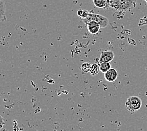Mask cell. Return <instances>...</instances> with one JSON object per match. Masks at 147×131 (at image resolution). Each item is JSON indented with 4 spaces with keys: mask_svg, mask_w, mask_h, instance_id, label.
Wrapping results in <instances>:
<instances>
[{
    "mask_svg": "<svg viewBox=\"0 0 147 131\" xmlns=\"http://www.w3.org/2000/svg\"><path fill=\"white\" fill-rule=\"evenodd\" d=\"M136 6V0H111L109 6L116 11L126 12Z\"/></svg>",
    "mask_w": 147,
    "mask_h": 131,
    "instance_id": "obj_1",
    "label": "cell"
},
{
    "mask_svg": "<svg viewBox=\"0 0 147 131\" xmlns=\"http://www.w3.org/2000/svg\"><path fill=\"white\" fill-rule=\"evenodd\" d=\"M142 101L139 97L136 96H131L127 99L125 103L126 109L130 112L134 113L141 109Z\"/></svg>",
    "mask_w": 147,
    "mask_h": 131,
    "instance_id": "obj_2",
    "label": "cell"
},
{
    "mask_svg": "<svg viewBox=\"0 0 147 131\" xmlns=\"http://www.w3.org/2000/svg\"><path fill=\"white\" fill-rule=\"evenodd\" d=\"M115 54L111 50H105L101 52V56H100L99 64L100 63L103 62H110L114 59Z\"/></svg>",
    "mask_w": 147,
    "mask_h": 131,
    "instance_id": "obj_3",
    "label": "cell"
},
{
    "mask_svg": "<svg viewBox=\"0 0 147 131\" xmlns=\"http://www.w3.org/2000/svg\"><path fill=\"white\" fill-rule=\"evenodd\" d=\"M118 76V71L114 68L109 69L105 73V79L108 82H114Z\"/></svg>",
    "mask_w": 147,
    "mask_h": 131,
    "instance_id": "obj_4",
    "label": "cell"
},
{
    "mask_svg": "<svg viewBox=\"0 0 147 131\" xmlns=\"http://www.w3.org/2000/svg\"><path fill=\"white\" fill-rule=\"evenodd\" d=\"M88 32L92 35H96L99 32L100 26L99 23L96 21H91L87 24Z\"/></svg>",
    "mask_w": 147,
    "mask_h": 131,
    "instance_id": "obj_5",
    "label": "cell"
},
{
    "mask_svg": "<svg viewBox=\"0 0 147 131\" xmlns=\"http://www.w3.org/2000/svg\"><path fill=\"white\" fill-rule=\"evenodd\" d=\"M95 21L98 22L101 28H105L108 25L109 20L105 16H102L101 15L96 14V20Z\"/></svg>",
    "mask_w": 147,
    "mask_h": 131,
    "instance_id": "obj_6",
    "label": "cell"
},
{
    "mask_svg": "<svg viewBox=\"0 0 147 131\" xmlns=\"http://www.w3.org/2000/svg\"><path fill=\"white\" fill-rule=\"evenodd\" d=\"M6 20V5L4 1L0 0V22H5Z\"/></svg>",
    "mask_w": 147,
    "mask_h": 131,
    "instance_id": "obj_7",
    "label": "cell"
},
{
    "mask_svg": "<svg viewBox=\"0 0 147 131\" xmlns=\"http://www.w3.org/2000/svg\"><path fill=\"white\" fill-rule=\"evenodd\" d=\"M94 5L98 8H107V6H109L106 0H92Z\"/></svg>",
    "mask_w": 147,
    "mask_h": 131,
    "instance_id": "obj_8",
    "label": "cell"
},
{
    "mask_svg": "<svg viewBox=\"0 0 147 131\" xmlns=\"http://www.w3.org/2000/svg\"><path fill=\"white\" fill-rule=\"evenodd\" d=\"M100 71L99 65L97 63L92 64L91 66V69H90V73L92 76H96L98 75Z\"/></svg>",
    "mask_w": 147,
    "mask_h": 131,
    "instance_id": "obj_9",
    "label": "cell"
},
{
    "mask_svg": "<svg viewBox=\"0 0 147 131\" xmlns=\"http://www.w3.org/2000/svg\"><path fill=\"white\" fill-rule=\"evenodd\" d=\"M99 68H100V71L103 73H105L106 71L111 69V64L110 62H103L99 64Z\"/></svg>",
    "mask_w": 147,
    "mask_h": 131,
    "instance_id": "obj_10",
    "label": "cell"
},
{
    "mask_svg": "<svg viewBox=\"0 0 147 131\" xmlns=\"http://www.w3.org/2000/svg\"><path fill=\"white\" fill-rule=\"evenodd\" d=\"M89 12L86 10H79L78 11V15L79 17L81 18L82 20L86 18L88 16Z\"/></svg>",
    "mask_w": 147,
    "mask_h": 131,
    "instance_id": "obj_11",
    "label": "cell"
},
{
    "mask_svg": "<svg viewBox=\"0 0 147 131\" xmlns=\"http://www.w3.org/2000/svg\"><path fill=\"white\" fill-rule=\"evenodd\" d=\"M91 64L89 62H84L81 65V69L83 73H87L90 71V69H91Z\"/></svg>",
    "mask_w": 147,
    "mask_h": 131,
    "instance_id": "obj_12",
    "label": "cell"
},
{
    "mask_svg": "<svg viewBox=\"0 0 147 131\" xmlns=\"http://www.w3.org/2000/svg\"><path fill=\"white\" fill-rule=\"evenodd\" d=\"M5 120L3 118V117L0 115V129H1L3 128V126H5Z\"/></svg>",
    "mask_w": 147,
    "mask_h": 131,
    "instance_id": "obj_13",
    "label": "cell"
},
{
    "mask_svg": "<svg viewBox=\"0 0 147 131\" xmlns=\"http://www.w3.org/2000/svg\"><path fill=\"white\" fill-rule=\"evenodd\" d=\"M106 1L107 2V3H108V5H109V3H110V1H111V0H106Z\"/></svg>",
    "mask_w": 147,
    "mask_h": 131,
    "instance_id": "obj_14",
    "label": "cell"
},
{
    "mask_svg": "<svg viewBox=\"0 0 147 131\" xmlns=\"http://www.w3.org/2000/svg\"><path fill=\"white\" fill-rule=\"evenodd\" d=\"M145 1L146 3H147V0H145Z\"/></svg>",
    "mask_w": 147,
    "mask_h": 131,
    "instance_id": "obj_15",
    "label": "cell"
}]
</instances>
